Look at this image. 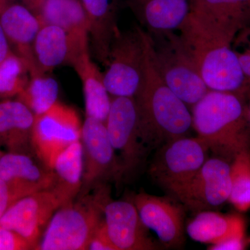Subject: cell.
Segmentation results:
<instances>
[{
    "instance_id": "d6986e66",
    "label": "cell",
    "mask_w": 250,
    "mask_h": 250,
    "mask_svg": "<svg viewBox=\"0 0 250 250\" xmlns=\"http://www.w3.org/2000/svg\"><path fill=\"white\" fill-rule=\"evenodd\" d=\"M35 116L20 100H0V146L7 152L36 156L32 146Z\"/></svg>"
},
{
    "instance_id": "603a6c76",
    "label": "cell",
    "mask_w": 250,
    "mask_h": 250,
    "mask_svg": "<svg viewBox=\"0 0 250 250\" xmlns=\"http://www.w3.org/2000/svg\"><path fill=\"white\" fill-rule=\"evenodd\" d=\"M53 184L49 190L55 194L62 206L76 200L83 179V147L80 141L62 151L52 167Z\"/></svg>"
},
{
    "instance_id": "8992f818",
    "label": "cell",
    "mask_w": 250,
    "mask_h": 250,
    "mask_svg": "<svg viewBox=\"0 0 250 250\" xmlns=\"http://www.w3.org/2000/svg\"><path fill=\"white\" fill-rule=\"evenodd\" d=\"M146 31H119L112 43L104 82L111 97L134 98L144 71Z\"/></svg>"
},
{
    "instance_id": "5bb4252c",
    "label": "cell",
    "mask_w": 250,
    "mask_h": 250,
    "mask_svg": "<svg viewBox=\"0 0 250 250\" xmlns=\"http://www.w3.org/2000/svg\"><path fill=\"white\" fill-rule=\"evenodd\" d=\"M143 224L152 230L166 246L177 247L184 241V216L182 206L166 197L137 194L133 202Z\"/></svg>"
},
{
    "instance_id": "d6a6232c",
    "label": "cell",
    "mask_w": 250,
    "mask_h": 250,
    "mask_svg": "<svg viewBox=\"0 0 250 250\" xmlns=\"http://www.w3.org/2000/svg\"><path fill=\"white\" fill-rule=\"evenodd\" d=\"M246 247L245 233L236 235L229 238L218 244L210 246L209 250H241Z\"/></svg>"
},
{
    "instance_id": "7a4b0ae2",
    "label": "cell",
    "mask_w": 250,
    "mask_h": 250,
    "mask_svg": "<svg viewBox=\"0 0 250 250\" xmlns=\"http://www.w3.org/2000/svg\"><path fill=\"white\" fill-rule=\"evenodd\" d=\"M192 125L209 150L233 156L248 149L246 109L241 95L208 90L192 106Z\"/></svg>"
},
{
    "instance_id": "4fadbf2b",
    "label": "cell",
    "mask_w": 250,
    "mask_h": 250,
    "mask_svg": "<svg viewBox=\"0 0 250 250\" xmlns=\"http://www.w3.org/2000/svg\"><path fill=\"white\" fill-rule=\"evenodd\" d=\"M61 207L52 190L36 192L13 204L0 218V227L24 237L36 250L51 218Z\"/></svg>"
},
{
    "instance_id": "d590c367",
    "label": "cell",
    "mask_w": 250,
    "mask_h": 250,
    "mask_svg": "<svg viewBox=\"0 0 250 250\" xmlns=\"http://www.w3.org/2000/svg\"><path fill=\"white\" fill-rule=\"evenodd\" d=\"M11 2V0H0V12Z\"/></svg>"
},
{
    "instance_id": "52a82bcc",
    "label": "cell",
    "mask_w": 250,
    "mask_h": 250,
    "mask_svg": "<svg viewBox=\"0 0 250 250\" xmlns=\"http://www.w3.org/2000/svg\"><path fill=\"white\" fill-rule=\"evenodd\" d=\"M106 127L122 176L132 173L149 151L141 134L134 98L111 97Z\"/></svg>"
},
{
    "instance_id": "7402d4cb",
    "label": "cell",
    "mask_w": 250,
    "mask_h": 250,
    "mask_svg": "<svg viewBox=\"0 0 250 250\" xmlns=\"http://www.w3.org/2000/svg\"><path fill=\"white\" fill-rule=\"evenodd\" d=\"M83 85L85 117L106 123L111 104L104 75L90 57L89 50L82 52L72 65Z\"/></svg>"
},
{
    "instance_id": "8fae6325",
    "label": "cell",
    "mask_w": 250,
    "mask_h": 250,
    "mask_svg": "<svg viewBox=\"0 0 250 250\" xmlns=\"http://www.w3.org/2000/svg\"><path fill=\"white\" fill-rule=\"evenodd\" d=\"M81 142L83 147V172L78 197L104 186L109 179H121V169L106 130V123L85 117Z\"/></svg>"
},
{
    "instance_id": "6da1fadb",
    "label": "cell",
    "mask_w": 250,
    "mask_h": 250,
    "mask_svg": "<svg viewBox=\"0 0 250 250\" xmlns=\"http://www.w3.org/2000/svg\"><path fill=\"white\" fill-rule=\"evenodd\" d=\"M153 51V39L147 33L143 79L134 98L141 134L149 150L187 136L192 126L188 106L164 82Z\"/></svg>"
},
{
    "instance_id": "484cf974",
    "label": "cell",
    "mask_w": 250,
    "mask_h": 250,
    "mask_svg": "<svg viewBox=\"0 0 250 250\" xmlns=\"http://www.w3.org/2000/svg\"><path fill=\"white\" fill-rule=\"evenodd\" d=\"M59 93V83L55 79L47 74H36L31 75L27 86L16 99L37 116L58 102Z\"/></svg>"
},
{
    "instance_id": "e575fe53",
    "label": "cell",
    "mask_w": 250,
    "mask_h": 250,
    "mask_svg": "<svg viewBox=\"0 0 250 250\" xmlns=\"http://www.w3.org/2000/svg\"><path fill=\"white\" fill-rule=\"evenodd\" d=\"M23 4L27 6L29 9H33L34 7L39 4L41 0H21Z\"/></svg>"
},
{
    "instance_id": "ac0fdd59",
    "label": "cell",
    "mask_w": 250,
    "mask_h": 250,
    "mask_svg": "<svg viewBox=\"0 0 250 250\" xmlns=\"http://www.w3.org/2000/svg\"><path fill=\"white\" fill-rule=\"evenodd\" d=\"M148 34L165 36L182 29L190 11V0H124Z\"/></svg>"
},
{
    "instance_id": "cb8c5ba5",
    "label": "cell",
    "mask_w": 250,
    "mask_h": 250,
    "mask_svg": "<svg viewBox=\"0 0 250 250\" xmlns=\"http://www.w3.org/2000/svg\"><path fill=\"white\" fill-rule=\"evenodd\" d=\"M31 11L42 25L57 26L75 39L89 42L86 14L81 0H41Z\"/></svg>"
},
{
    "instance_id": "4dcf8cb0",
    "label": "cell",
    "mask_w": 250,
    "mask_h": 250,
    "mask_svg": "<svg viewBox=\"0 0 250 250\" xmlns=\"http://www.w3.org/2000/svg\"><path fill=\"white\" fill-rule=\"evenodd\" d=\"M34 250L27 239L15 232L0 227V250Z\"/></svg>"
},
{
    "instance_id": "9c48e42d",
    "label": "cell",
    "mask_w": 250,
    "mask_h": 250,
    "mask_svg": "<svg viewBox=\"0 0 250 250\" xmlns=\"http://www.w3.org/2000/svg\"><path fill=\"white\" fill-rule=\"evenodd\" d=\"M184 42L190 49L208 90L238 95L246 90L250 80L245 75L231 44Z\"/></svg>"
},
{
    "instance_id": "8d00e7d4",
    "label": "cell",
    "mask_w": 250,
    "mask_h": 250,
    "mask_svg": "<svg viewBox=\"0 0 250 250\" xmlns=\"http://www.w3.org/2000/svg\"><path fill=\"white\" fill-rule=\"evenodd\" d=\"M0 147H1V146H0ZM3 154H4V152H1V149H0V158L3 155Z\"/></svg>"
},
{
    "instance_id": "7c38bea8",
    "label": "cell",
    "mask_w": 250,
    "mask_h": 250,
    "mask_svg": "<svg viewBox=\"0 0 250 250\" xmlns=\"http://www.w3.org/2000/svg\"><path fill=\"white\" fill-rule=\"evenodd\" d=\"M231 166L219 158L208 159L196 174L173 195L188 208L204 210L223 205L231 191Z\"/></svg>"
},
{
    "instance_id": "3957f363",
    "label": "cell",
    "mask_w": 250,
    "mask_h": 250,
    "mask_svg": "<svg viewBox=\"0 0 250 250\" xmlns=\"http://www.w3.org/2000/svg\"><path fill=\"white\" fill-rule=\"evenodd\" d=\"M104 187L98 188L93 195L77 197L59 207L36 250H88L94 233L103 220V207L109 197Z\"/></svg>"
},
{
    "instance_id": "836d02e7",
    "label": "cell",
    "mask_w": 250,
    "mask_h": 250,
    "mask_svg": "<svg viewBox=\"0 0 250 250\" xmlns=\"http://www.w3.org/2000/svg\"><path fill=\"white\" fill-rule=\"evenodd\" d=\"M12 52H14L11 49L9 41L5 35L4 31L0 24V63L4 62Z\"/></svg>"
},
{
    "instance_id": "e0dca14e",
    "label": "cell",
    "mask_w": 250,
    "mask_h": 250,
    "mask_svg": "<svg viewBox=\"0 0 250 250\" xmlns=\"http://www.w3.org/2000/svg\"><path fill=\"white\" fill-rule=\"evenodd\" d=\"M0 24L13 52L27 62L31 75L41 74L36 67L33 50L42 26L37 16L25 5L11 1L0 12Z\"/></svg>"
},
{
    "instance_id": "44dd1931",
    "label": "cell",
    "mask_w": 250,
    "mask_h": 250,
    "mask_svg": "<svg viewBox=\"0 0 250 250\" xmlns=\"http://www.w3.org/2000/svg\"><path fill=\"white\" fill-rule=\"evenodd\" d=\"M0 178L25 190L28 194L49 190L53 173L36 156L4 153L0 158Z\"/></svg>"
},
{
    "instance_id": "74e56055",
    "label": "cell",
    "mask_w": 250,
    "mask_h": 250,
    "mask_svg": "<svg viewBox=\"0 0 250 250\" xmlns=\"http://www.w3.org/2000/svg\"></svg>"
},
{
    "instance_id": "9a60e30c",
    "label": "cell",
    "mask_w": 250,
    "mask_h": 250,
    "mask_svg": "<svg viewBox=\"0 0 250 250\" xmlns=\"http://www.w3.org/2000/svg\"><path fill=\"white\" fill-rule=\"evenodd\" d=\"M108 236L118 250H152L157 247L148 234L134 203L107 199L103 207Z\"/></svg>"
},
{
    "instance_id": "30bf717a",
    "label": "cell",
    "mask_w": 250,
    "mask_h": 250,
    "mask_svg": "<svg viewBox=\"0 0 250 250\" xmlns=\"http://www.w3.org/2000/svg\"><path fill=\"white\" fill-rule=\"evenodd\" d=\"M82 125L75 108L57 102L45 113L35 116L32 134L34 154L52 170L57 156L80 141Z\"/></svg>"
},
{
    "instance_id": "5b68a950",
    "label": "cell",
    "mask_w": 250,
    "mask_h": 250,
    "mask_svg": "<svg viewBox=\"0 0 250 250\" xmlns=\"http://www.w3.org/2000/svg\"><path fill=\"white\" fill-rule=\"evenodd\" d=\"M163 42L153 41L154 62L166 84L186 104L193 106L208 91L202 80L190 49L181 36H161Z\"/></svg>"
},
{
    "instance_id": "2e32d148",
    "label": "cell",
    "mask_w": 250,
    "mask_h": 250,
    "mask_svg": "<svg viewBox=\"0 0 250 250\" xmlns=\"http://www.w3.org/2000/svg\"><path fill=\"white\" fill-rule=\"evenodd\" d=\"M36 67L41 74L73 62L82 52L89 50V42L78 40L55 25L41 26L34 43Z\"/></svg>"
},
{
    "instance_id": "f1b7e54d",
    "label": "cell",
    "mask_w": 250,
    "mask_h": 250,
    "mask_svg": "<svg viewBox=\"0 0 250 250\" xmlns=\"http://www.w3.org/2000/svg\"><path fill=\"white\" fill-rule=\"evenodd\" d=\"M233 42H236V47L233 49L238 55L245 75L250 81V27L240 31Z\"/></svg>"
},
{
    "instance_id": "ffe728a7",
    "label": "cell",
    "mask_w": 250,
    "mask_h": 250,
    "mask_svg": "<svg viewBox=\"0 0 250 250\" xmlns=\"http://www.w3.org/2000/svg\"><path fill=\"white\" fill-rule=\"evenodd\" d=\"M88 24L89 47L94 57L106 66L110 49L117 34L118 0H81Z\"/></svg>"
},
{
    "instance_id": "4316f807",
    "label": "cell",
    "mask_w": 250,
    "mask_h": 250,
    "mask_svg": "<svg viewBox=\"0 0 250 250\" xmlns=\"http://www.w3.org/2000/svg\"><path fill=\"white\" fill-rule=\"evenodd\" d=\"M30 77L27 62L12 52L0 63V100L17 98L27 86Z\"/></svg>"
},
{
    "instance_id": "f35d334b",
    "label": "cell",
    "mask_w": 250,
    "mask_h": 250,
    "mask_svg": "<svg viewBox=\"0 0 250 250\" xmlns=\"http://www.w3.org/2000/svg\"><path fill=\"white\" fill-rule=\"evenodd\" d=\"M190 1H192V0H190Z\"/></svg>"
},
{
    "instance_id": "ba28073f",
    "label": "cell",
    "mask_w": 250,
    "mask_h": 250,
    "mask_svg": "<svg viewBox=\"0 0 250 250\" xmlns=\"http://www.w3.org/2000/svg\"><path fill=\"white\" fill-rule=\"evenodd\" d=\"M208 150L198 136L172 140L161 146L149 172L156 183L173 194L201 168Z\"/></svg>"
},
{
    "instance_id": "d4e9b609",
    "label": "cell",
    "mask_w": 250,
    "mask_h": 250,
    "mask_svg": "<svg viewBox=\"0 0 250 250\" xmlns=\"http://www.w3.org/2000/svg\"><path fill=\"white\" fill-rule=\"evenodd\" d=\"M187 231L193 241L213 246L245 233V223L238 215L202 210L188 224Z\"/></svg>"
},
{
    "instance_id": "277c9868",
    "label": "cell",
    "mask_w": 250,
    "mask_h": 250,
    "mask_svg": "<svg viewBox=\"0 0 250 250\" xmlns=\"http://www.w3.org/2000/svg\"><path fill=\"white\" fill-rule=\"evenodd\" d=\"M250 24V0H192L180 36L187 42L232 44Z\"/></svg>"
},
{
    "instance_id": "1f68e13d",
    "label": "cell",
    "mask_w": 250,
    "mask_h": 250,
    "mask_svg": "<svg viewBox=\"0 0 250 250\" xmlns=\"http://www.w3.org/2000/svg\"><path fill=\"white\" fill-rule=\"evenodd\" d=\"M88 250H118L108 236L104 219H103L96 231L94 233L88 245Z\"/></svg>"
},
{
    "instance_id": "83f0119b",
    "label": "cell",
    "mask_w": 250,
    "mask_h": 250,
    "mask_svg": "<svg viewBox=\"0 0 250 250\" xmlns=\"http://www.w3.org/2000/svg\"><path fill=\"white\" fill-rule=\"evenodd\" d=\"M231 191L229 201L240 211L250 208V151L243 149L234 156L231 166Z\"/></svg>"
},
{
    "instance_id": "f546056e",
    "label": "cell",
    "mask_w": 250,
    "mask_h": 250,
    "mask_svg": "<svg viewBox=\"0 0 250 250\" xmlns=\"http://www.w3.org/2000/svg\"><path fill=\"white\" fill-rule=\"evenodd\" d=\"M29 194L0 178V218L13 204Z\"/></svg>"
}]
</instances>
